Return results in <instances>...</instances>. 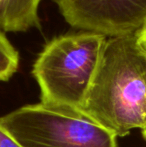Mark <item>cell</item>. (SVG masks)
<instances>
[{"label":"cell","mask_w":146,"mask_h":147,"mask_svg":"<svg viewBox=\"0 0 146 147\" xmlns=\"http://www.w3.org/2000/svg\"><path fill=\"white\" fill-rule=\"evenodd\" d=\"M81 112L117 137L146 128V54L135 35L107 39Z\"/></svg>","instance_id":"obj_1"},{"label":"cell","mask_w":146,"mask_h":147,"mask_svg":"<svg viewBox=\"0 0 146 147\" xmlns=\"http://www.w3.org/2000/svg\"><path fill=\"white\" fill-rule=\"evenodd\" d=\"M107 37L77 31L54 37L33 64L41 103L80 111L99 66Z\"/></svg>","instance_id":"obj_2"},{"label":"cell","mask_w":146,"mask_h":147,"mask_svg":"<svg viewBox=\"0 0 146 147\" xmlns=\"http://www.w3.org/2000/svg\"><path fill=\"white\" fill-rule=\"evenodd\" d=\"M22 147H118L117 136L80 111L43 103L0 117Z\"/></svg>","instance_id":"obj_3"},{"label":"cell","mask_w":146,"mask_h":147,"mask_svg":"<svg viewBox=\"0 0 146 147\" xmlns=\"http://www.w3.org/2000/svg\"><path fill=\"white\" fill-rule=\"evenodd\" d=\"M65 21L107 38L135 35L146 25V0H54Z\"/></svg>","instance_id":"obj_4"},{"label":"cell","mask_w":146,"mask_h":147,"mask_svg":"<svg viewBox=\"0 0 146 147\" xmlns=\"http://www.w3.org/2000/svg\"><path fill=\"white\" fill-rule=\"evenodd\" d=\"M42 0H0V31L26 32L40 27L38 8Z\"/></svg>","instance_id":"obj_5"},{"label":"cell","mask_w":146,"mask_h":147,"mask_svg":"<svg viewBox=\"0 0 146 147\" xmlns=\"http://www.w3.org/2000/svg\"><path fill=\"white\" fill-rule=\"evenodd\" d=\"M19 67V53L0 31V81H8Z\"/></svg>","instance_id":"obj_6"},{"label":"cell","mask_w":146,"mask_h":147,"mask_svg":"<svg viewBox=\"0 0 146 147\" xmlns=\"http://www.w3.org/2000/svg\"><path fill=\"white\" fill-rule=\"evenodd\" d=\"M0 147H22L0 121Z\"/></svg>","instance_id":"obj_7"},{"label":"cell","mask_w":146,"mask_h":147,"mask_svg":"<svg viewBox=\"0 0 146 147\" xmlns=\"http://www.w3.org/2000/svg\"><path fill=\"white\" fill-rule=\"evenodd\" d=\"M135 36H136L137 43L139 44L140 48L143 50V52L146 54V25L138 33H136Z\"/></svg>","instance_id":"obj_8"},{"label":"cell","mask_w":146,"mask_h":147,"mask_svg":"<svg viewBox=\"0 0 146 147\" xmlns=\"http://www.w3.org/2000/svg\"><path fill=\"white\" fill-rule=\"evenodd\" d=\"M142 131V135H143V137H144V139L146 140V128L145 129H143V130H141Z\"/></svg>","instance_id":"obj_9"}]
</instances>
